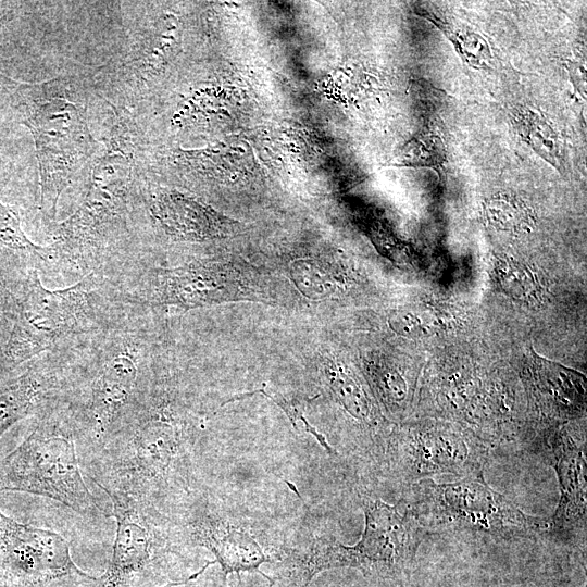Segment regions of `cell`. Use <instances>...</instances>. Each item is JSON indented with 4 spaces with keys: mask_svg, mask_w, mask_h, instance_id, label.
<instances>
[{
    "mask_svg": "<svg viewBox=\"0 0 587 587\" xmlns=\"http://www.w3.org/2000/svg\"><path fill=\"white\" fill-rule=\"evenodd\" d=\"M110 515L116 521L112 558L96 587H127L152 562L157 536L149 513L141 502L122 495H108Z\"/></svg>",
    "mask_w": 587,
    "mask_h": 587,
    "instance_id": "obj_12",
    "label": "cell"
},
{
    "mask_svg": "<svg viewBox=\"0 0 587 587\" xmlns=\"http://www.w3.org/2000/svg\"><path fill=\"white\" fill-rule=\"evenodd\" d=\"M566 70L570 79L579 95L586 97V70L583 62L577 60H569Z\"/></svg>",
    "mask_w": 587,
    "mask_h": 587,
    "instance_id": "obj_28",
    "label": "cell"
},
{
    "mask_svg": "<svg viewBox=\"0 0 587 587\" xmlns=\"http://www.w3.org/2000/svg\"><path fill=\"white\" fill-rule=\"evenodd\" d=\"M511 120L524 142L555 170L563 171L562 143L546 117L528 107H519L512 111Z\"/></svg>",
    "mask_w": 587,
    "mask_h": 587,
    "instance_id": "obj_18",
    "label": "cell"
},
{
    "mask_svg": "<svg viewBox=\"0 0 587 587\" xmlns=\"http://www.w3.org/2000/svg\"><path fill=\"white\" fill-rule=\"evenodd\" d=\"M0 582L4 587H50L65 582L96 585L97 578L75 564L63 536L18 523L0 509Z\"/></svg>",
    "mask_w": 587,
    "mask_h": 587,
    "instance_id": "obj_10",
    "label": "cell"
},
{
    "mask_svg": "<svg viewBox=\"0 0 587 587\" xmlns=\"http://www.w3.org/2000/svg\"><path fill=\"white\" fill-rule=\"evenodd\" d=\"M447 151L442 137L432 128L415 134L400 150L392 165L401 167H428L442 177Z\"/></svg>",
    "mask_w": 587,
    "mask_h": 587,
    "instance_id": "obj_22",
    "label": "cell"
},
{
    "mask_svg": "<svg viewBox=\"0 0 587 587\" xmlns=\"http://www.w3.org/2000/svg\"><path fill=\"white\" fill-rule=\"evenodd\" d=\"M18 122L34 138L39 168V210L54 221L58 202L75 173L91 158L98 142L84 110L67 98L60 79L20 83L11 96Z\"/></svg>",
    "mask_w": 587,
    "mask_h": 587,
    "instance_id": "obj_6",
    "label": "cell"
},
{
    "mask_svg": "<svg viewBox=\"0 0 587 587\" xmlns=\"http://www.w3.org/2000/svg\"><path fill=\"white\" fill-rule=\"evenodd\" d=\"M255 394H262L263 396L267 397L272 401H274L287 415V417L290 420L292 426L298 430V422H300L303 426L304 432L311 434L317 442L329 453L334 454V450L330 448L328 442H326L323 435H321L307 420V417L303 414L302 408L299 407L294 400H289L286 397H284L282 394L272 390L268 387H263L253 391L245 392L241 395H238L234 398L228 399L223 404L229 403L235 400H241L243 398L253 396Z\"/></svg>",
    "mask_w": 587,
    "mask_h": 587,
    "instance_id": "obj_27",
    "label": "cell"
},
{
    "mask_svg": "<svg viewBox=\"0 0 587 587\" xmlns=\"http://www.w3.org/2000/svg\"><path fill=\"white\" fill-rule=\"evenodd\" d=\"M441 317L432 310L401 309L394 312L388 324L398 335L419 338L429 335L441 326Z\"/></svg>",
    "mask_w": 587,
    "mask_h": 587,
    "instance_id": "obj_26",
    "label": "cell"
},
{
    "mask_svg": "<svg viewBox=\"0 0 587 587\" xmlns=\"http://www.w3.org/2000/svg\"><path fill=\"white\" fill-rule=\"evenodd\" d=\"M483 212L488 225L509 234L530 233L537 223L534 208L514 195L498 193L487 198Z\"/></svg>",
    "mask_w": 587,
    "mask_h": 587,
    "instance_id": "obj_21",
    "label": "cell"
},
{
    "mask_svg": "<svg viewBox=\"0 0 587 587\" xmlns=\"http://www.w3.org/2000/svg\"><path fill=\"white\" fill-rule=\"evenodd\" d=\"M558 476L560 500L548 520L547 532L557 538L571 539L586 533V458L585 444L561 428L549 439Z\"/></svg>",
    "mask_w": 587,
    "mask_h": 587,
    "instance_id": "obj_13",
    "label": "cell"
},
{
    "mask_svg": "<svg viewBox=\"0 0 587 587\" xmlns=\"http://www.w3.org/2000/svg\"><path fill=\"white\" fill-rule=\"evenodd\" d=\"M405 500L426 530L451 529L512 538L548 529V520L524 513L488 486L484 476L444 484L421 479L409 486Z\"/></svg>",
    "mask_w": 587,
    "mask_h": 587,
    "instance_id": "obj_7",
    "label": "cell"
},
{
    "mask_svg": "<svg viewBox=\"0 0 587 587\" xmlns=\"http://www.w3.org/2000/svg\"><path fill=\"white\" fill-rule=\"evenodd\" d=\"M36 419L29 435L0 460V491L47 497L88 517L109 516L84 479L78 430L65 400Z\"/></svg>",
    "mask_w": 587,
    "mask_h": 587,
    "instance_id": "obj_5",
    "label": "cell"
},
{
    "mask_svg": "<svg viewBox=\"0 0 587 587\" xmlns=\"http://www.w3.org/2000/svg\"><path fill=\"white\" fill-rule=\"evenodd\" d=\"M365 524L353 546L329 542L332 569L352 567L365 575L396 582L409 573L427 530L420 524L405 499L390 505L362 498Z\"/></svg>",
    "mask_w": 587,
    "mask_h": 587,
    "instance_id": "obj_8",
    "label": "cell"
},
{
    "mask_svg": "<svg viewBox=\"0 0 587 587\" xmlns=\"http://www.w3.org/2000/svg\"><path fill=\"white\" fill-rule=\"evenodd\" d=\"M137 211L135 162L113 140L92 164L82 202L53 229V265L63 264L87 275L108 274L125 248Z\"/></svg>",
    "mask_w": 587,
    "mask_h": 587,
    "instance_id": "obj_4",
    "label": "cell"
},
{
    "mask_svg": "<svg viewBox=\"0 0 587 587\" xmlns=\"http://www.w3.org/2000/svg\"><path fill=\"white\" fill-rule=\"evenodd\" d=\"M157 378L141 403L92 458L90 478L107 494L133 498L149 508L187 473V422Z\"/></svg>",
    "mask_w": 587,
    "mask_h": 587,
    "instance_id": "obj_2",
    "label": "cell"
},
{
    "mask_svg": "<svg viewBox=\"0 0 587 587\" xmlns=\"http://www.w3.org/2000/svg\"><path fill=\"white\" fill-rule=\"evenodd\" d=\"M0 249L18 251L53 265L54 255L51 246L34 243L24 233L18 213L0 201Z\"/></svg>",
    "mask_w": 587,
    "mask_h": 587,
    "instance_id": "obj_24",
    "label": "cell"
},
{
    "mask_svg": "<svg viewBox=\"0 0 587 587\" xmlns=\"http://www.w3.org/2000/svg\"><path fill=\"white\" fill-rule=\"evenodd\" d=\"M11 12H8L5 15H2L0 17V29L3 27V25L10 20Z\"/></svg>",
    "mask_w": 587,
    "mask_h": 587,
    "instance_id": "obj_29",
    "label": "cell"
},
{
    "mask_svg": "<svg viewBox=\"0 0 587 587\" xmlns=\"http://www.w3.org/2000/svg\"><path fill=\"white\" fill-rule=\"evenodd\" d=\"M490 451L477 434L440 423L408 426L390 439L387 449L407 486L438 475L483 477Z\"/></svg>",
    "mask_w": 587,
    "mask_h": 587,
    "instance_id": "obj_9",
    "label": "cell"
},
{
    "mask_svg": "<svg viewBox=\"0 0 587 587\" xmlns=\"http://www.w3.org/2000/svg\"><path fill=\"white\" fill-rule=\"evenodd\" d=\"M397 587H400V586H397Z\"/></svg>",
    "mask_w": 587,
    "mask_h": 587,
    "instance_id": "obj_30",
    "label": "cell"
},
{
    "mask_svg": "<svg viewBox=\"0 0 587 587\" xmlns=\"http://www.w3.org/2000/svg\"><path fill=\"white\" fill-rule=\"evenodd\" d=\"M323 375L332 396L348 414L367 424L376 419L370 396L347 365L340 361L327 359L323 365Z\"/></svg>",
    "mask_w": 587,
    "mask_h": 587,
    "instance_id": "obj_17",
    "label": "cell"
},
{
    "mask_svg": "<svg viewBox=\"0 0 587 587\" xmlns=\"http://www.w3.org/2000/svg\"><path fill=\"white\" fill-rule=\"evenodd\" d=\"M79 348L42 353L0 380V438L17 422L63 401L75 384Z\"/></svg>",
    "mask_w": 587,
    "mask_h": 587,
    "instance_id": "obj_11",
    "label": "cell"
},
{
    "mask_svg": "<svg viewBox=\"0 0 587 587\" xmlns=\"http://www.w3.org/2000/svg\"><path fill=\"white\" fill-rule=\"evenodd\" d=\"M371 378L383 402L394 411H401L409 401L411 388L407 377L391 364L371 369Z\"/></svg>",
    "mask_w": 587,
    "mask_h": 587,
    "instance_id": "obj_25",
    "label": "cell"
},
{
    "mask_svg": "<svg viewBox=\"0 0 587 587\" xmlns=\"http://www.w3.org/2000/svg\"><path fill=\"white\" fill-rule=\"evenodd\" d=\"M416 14L436 25L452 42L455 51L469 66L476 70L491 67L494 54L490 45L483 35L463 24L444 20L428 10H416Z\"/></svg>",
    "mask_w": 587,
    "mask_h": 587,
    "instance_id": "obj_20",
    "label": "cell"
},
{
    "mask_svg": "<svg viewBox=\"0 0 587 587\" xmlns=\"http://www.w3.org/2000/svg\"><path fill=\"white\" fill-rule=\"evenodd\" d=\"M497 286L511 299L528 305L539 304L545 286L538 274L526 263L514 258H498L494 265Z\"/></svg>",
    "mask_w": 587,
    "mask_h": 587,
    "instance_id": "obj_19",
    "label": "cell"
},
{
    "mask_svg": "<svg viewBox=\"0 0 587 587\" xmlns=\"http://www.w3.org/2000/svg\"><path fill=\"white\" fill-rule=\"evenodd\" d=\"M187 530L190 540L196 546L209 549L214 555V564L222 569V585L226 586L227 575L241 572L259 573L274 586L272 577L260 571V565L270 562L260 545L246 530L230 526L229 523L211 514H196L188 523Z\"/></svg>",
    "mask_w": 587,
    "mask_h": 587,
    "instance_id": "obj_14",
    "label": "cell"
},
{
    "mask_svg": "<svg viewBox=\"0 0 587 587\" xmlns=\"http://www.w3.org/2000/svg\"><path fill=\"white\" fill-rule=\"evenodd\" d=\"M0 380H1V378H0Z\"/></svg>",
    "mask_w": 587,
    "mask_h": 587,
    "instance_id": "obj_31",
    "label": "cell"
},
{
    "mask_svg": "<svg viewBox=\"0 0 587 587\" xmlns=\"http://www.w3.org/2000/svg\"><path fill=\"white\" fill-rule=\"evenodd\" d=\"M151 308L125 304L80 350L78 374L65 400L79 441L97 451L147 397L153 369Z\"/></svg>",
    "mask_w": 587,
    "mask_h": 587,
    "instance_id": "obj_1",
    "label": "cell"
},
{
    "mask_svg": "<svg viewBox=\"0 0 587 587\" xmlns=\"http://www.w3.org/2000/svg\"><path fill=\"white\" fill-rule=\"evenodd\" d=\"M149 212L157 225L171 238L202 242L225 237L235 223L196 198L163 192L150 201Z\"/></svg>",
    "mask_w": 587,
    "mask_h": 587,
    "instance_id": "obj_15",
    "label": "cell"
},
{
    "mask_svg": "<svg viewBox=\"0 0 587 587\" xmlns=\"http://www.w3.org/2000/svg\"><path fill=\"white\" fill-rule=\"evenodd\" d=\"M124 305L102 273L90 272L70 287L51 290L35 266L17 270L13 325L0 353L1 376L42 353L80 346L103 332Z\"/></svg>",
    "mask_w": 587,
    "mask_h": 587,
    "instance_id": "obj_3",
    "label": "cell"
},
{
    "mask_svg": "<svg viewBox=\"0 0 587 587\" xmlns=\"http://www.w3.org/2000/svg\"><path fill=\"white\" fill-rule=\"evenodd\" d=\"M526 383L537 409L548 419L567 420L585 411L586 379L574 370L534 355Z\"/></svg>",
    "mask_w": 587,
    "mask_h": 587,
    "instance_id": "obj_16",
    "label": "cell"
},
{
    "mask_svg": "<svg viewBox=\"0 0 587 587\" xmlns=\"http://www.w3.org/2000/svg\"><path fill=\"white\" fill-rule=\"evenodd\" d=\"M297 288L308 298L319 300L335 294L341 285L337 272L315 260H299L290 267Z\"/></svg>",
    "mask_w": 587,
    "mask_h": 587,
    "instance_id": "obj_23",
    "label": "cell"
}]
</instances>
